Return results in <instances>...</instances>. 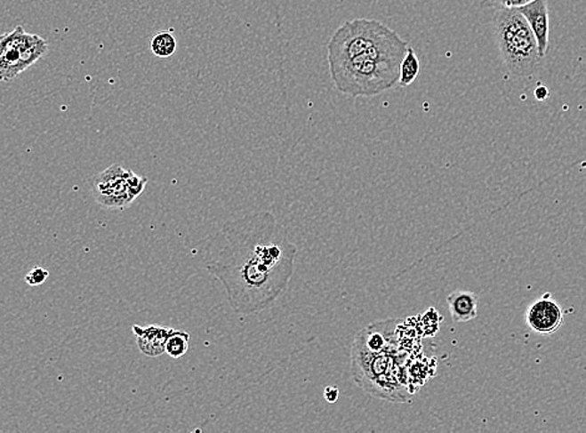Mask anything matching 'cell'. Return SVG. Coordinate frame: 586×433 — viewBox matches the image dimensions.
I'll return each instance as SVG.
<instances>
[{"label":"cell","mask_w":586,"mask_h":433,"mask_svg":"<svg viewBox=\"0 0 586 433\" xmlns=\"http://www.w3.org/2000/svg\"><path fill=\"white\" fill-rule=\"evenodd\" d=\"M132 333L136 336V343L142 354L148 357H159L165 352L166 340L173 333V329L157 326V325H150L147 327L134 325Z\"/></svg>","instance_id":"8fae6325"},{"label":"cell","mask_w":586,"mask_h":433,"mask_svg":"<svg viewBox=\"0 0 586 433\" xmlns=\"http://www.w3.org/2000/svg\"><path fill=\"white\" fill-rule=\"evenodd\" d=\"M494 24L499 52L507 69L518 78L533 76L542 67V58L528 21L518 9H499Z\"/></svg>","instance_id":"277c9868"},{"label":"cell","mask_w":586,"mask_h":433,"mask_svg":"<svg viewBox=\"0 0 586 433\" xmlns=\"http://www.w3.org/2000/svg\"><path fill=\"white\" fill-rule=\"evenodd\" d=\"M350 371L356 385L371 396L392 402L409 400L411 391L399 349L371 352L352 345Z\"/></svg>","instance_id":"3957f363"},{"label":"cell","mask_w":586,"mask_h":433,"mask_svg":"<svg viewBox=\"0 0 586 433\" xmlns=\"http://www.w3.org/2000/svg\"><path fill=\"white\" fill-rule=\"evenodd\" d=\"M534 97L538 99L539 101L547 100V99L549 98V91L547 86L545 85L536 86L534 91Z\"/></svg>","instance_id":"ffe728a7"},{"label":"cell","mask_w":586,"mask_h":433,"mask_svg":"<svg viewBox=\"0 0 586 433\" xmlns=\"http://www.w3.org/2000/svg\"><path fill=\"white\" fill-rule=\"evenodd\" d=\"M532 2L534 0H483L482 4L486 8L499 11V9H519Z\"/></svg>","instance_id":"e0dca14e"},{"label":"cell","mask_w":586,"mask_h":433,"mask_svg":"<svg viewBox=\"0 0 586 433\" xmlns=\"http://www.w3.org/2000/svg\"><path fill=\"white\" fill-rule=\"evenodd\" d=\"M401 320L377 321L358 331L353 345L371 352L389 351L399 349L398 327Z\"/></svg>","instance_id":"ba28073f"},{"label":"cell","mask_w":586,"mask_h":433,"mask_svg":"<svg viewBox=\"0 0 586 433\" xmlns=\"http://www.w3.org/2000/svg\"><path fill=\"white\" fill-rule=\"evenodd\" d=\"M526 324L539 335H551L563 324L564 312L559 302L544 295L529 306L526 315Z\"/></svg>","instance_id":"9c48e42d"},{"label":"cell","mask_w":586,"mask_h":433,"mask_svg":"<svg viewBox=\"0 0 586 433\" xmlns=\"http://www.w3.org/2000/svg\"><path fill=\"white\" fill-rule=\"evenodd\" d=\"M421 63L414 49L408 45L407 52L401 61L399 67V80L398 84L401 86H409L413 84L415 79L420 76Z\"/></svg>","instance_id":"4fadbf2b"},{"label":"cell","mask_w":586,"mask_h":433,"mask_svg":"<svg viewBox=\"0 0 586 433\" xmlns=\"http://www.w3.org/2000/svg\"><path fill=\"white\" fill-rule=\"evenodd\" d=\"M129 170L123 166H110L92 180L94 196L99 205L108 210H124L134 203L128 188Z\"/></svg>","instance_id":"52a82bcc"},{"label":"cell","mask_w":586,"mask_h":433,"mask_svg":"<svg viewBox=\"0 0 586 433\" xmlns=\"http://www.w3.org/2000/svg\"><path fill=\"white\" fill-rule=\"evenodd\" d=\"M518 11L528 21L530 29H532L536 43H538L539 54L544 59L549 46L548 0H534V2L524 5Z\"/></svg>","instance_id":"30bf717a"},{"label":"cell","mask_w":586,"mask_h":433,"mask_svg":"<svg viewBox=\"0 0 586 433\" xmlns=\"http://www.w3.org/2000/svg\"><path fill=\"white\" fill-rule=\"evenodd\" d=\"M49 51L42 36L27 33L23 27L0 34V82H12L36 64Z\"/></svg>","instance_id":"8992f818"},{"label":"cell","mask_w":586,"mask_h":433,"mask_svg":"<svg viewBox=\"0 0 586 433\" xmlns=\"http://www.w3.org/2000/svg\"><path fill=\"white\" fill-rule=\"evenodd\" d=\"M148 179L144 176L136 175L134 172L129 170L128 174V188L129 193L132 195V199L136 200L147 188Z\"/></svg>","instance_id":"2e32d148"},{"label":"cell","mask_w":586,"mask_h":433,"mask_svg":"<svg viewBox=\"0 0 586 433\" xmlns=\"http://www.w3.org/2000/svg\"><path fill=\"white\" fill-rule=\"evenodd\" d=\"M296 252L275 216L259 212L226 222L213 237L207 270L225 287L232 310L256 314L286 290Z\"/></svg>","instance_id":"6da1fadb"},{"label":"cell","mask_w":586,"mask_h":433,"mask_svg":"<svg viewBox=\"0 0 586 433\" xmlns=\"http://www.w3.org/2000/svg\"><path fill=\"white\" fill-rule=\"evenodd\" d=\"M395 30L386 24L372 20L346 21L338 28L328 43V65H336L349 60L359 52L367 51L378 43L389 38Z\"/></svg>","instance_id":"5b68a950"},{"label":"cell","mask_w":586,"mask_h":433,"mask_svg":"<svg viewBox=\"0 0 586 433\" xmlns=\"http://www.w3.org/2000/svg\"><path fill=\"white\" fill-rule=\"evenodd\" d=\"M49 275L51 274H49L48 270L40 268V266H36V268H33L32 270L28 272L26 283L29 286H40V285L44 284L48 280Z\"/></svg>","instance_id":"ac0fdd59"},{"label":"cell","mask_w":586,"mask_h":433,"mask_svg":"<svg viewBox=\"0 0 586 433\" xmlns=\"http://www.w3.org/2000/svg\"><path fill=\"white\" fill-rule=\"evenodd\" d=\"M324 396L328 404H336L338 397H340V389L336 386H327L325 389Z\"/></svg>","instance_id":"d6986e66"},{"label":"cell","mask_w":586,"mask_h":433,"mask_svg":"<svg viewBox=\"0 0 586 433\" xmlns=\"http://www.w3.org/2000/svg\"><path fill=\"white\" fill-rule=\"evenodd\" d=\"M150 49L155 57L170 58L178 49V40L172 32H159L151 39Z\"/></svg>","instance_id":"5bb4252c"},{"label":"cell","mask_w":586,"mask_h":433,"mask_svg":"<svg viewBox=\"0 0 586 433\" xmlns=\"http://www.w3.org/2000/svg\"><path fill=\"white\" fill-rule=\"evenodd\" d=\"M408 43L396 32L343 63L330 67L338 92L350 97H376L398 83L399 67Z\"/></svg>","instance_id":"7a4b0ae2"},{"label":"cell","mask_w":586,"mask_h":433,"mask_svg":"<svg viewBox=\"0 0 586 433\" xmlns=\"http://www.w3.org/2000/svg\"><path fill=\"white\" fill-rule=\"evenodd\" d=\"M190 346V333L173 330L166 340L165 352L170 357L180 358L185 356Z\"/></svg>","instance_id":"9a60e30c"},{"label":"cell","mask_w":586,"mask_h":433,"mask_svg":"<svg viewBox=\"0 0 586 433\" xmlns=\"http://www.w3.org/2000/svg\"><path fill=\"white\" fill-rule=\"evenodd\" d=\"M453 323H470L478 317L479 296L476 293L454 292L446 298Z\"/></svg>","instance_id":"7c38bea8"}]
</instances>
